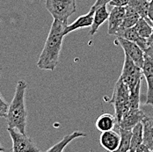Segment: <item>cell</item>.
I'll use <instances>...</instances> for the list:
<instances>
[{"label":"cell","mask_w":153,"mask_h":152,"mask_svg":"<svg viewBox=\"0 0 153 152\" xmlns=\"http://www.w3.org/2000/svg\"><path fill=\"white\" fill-rule=\"evenodd\" d=\"M136 152H152L151 150L143 143H141L136 150Z\"/></svg>","instance_id":"27"},{"label":"cell","mask_w":153,"mask_h":152,"mask_svg":"<svg viewBox=\"0 0 153 152\" xmlns=\"http://www.w3.org/2000/svg\"><path fill=\"white\" fill-rule=\"evenodd\" d=\"M148 18H149V19L151 20L153 27V0H151V1H150L149 10H148Z\"/></svg>","instance_id":"26"},{"label":"cell","mask_w":153,"mask_h":152,"mask_svg":"<svg viewBox=\"0 0 153 152\" xmlns=\"http://www.w3.org/2000/svg\"><path fill=\"white\" fill-rule=\"evenodd\" d=\"M139 19H140V15L138 14L137 12H136L130 6L127 5L124 19H123V23L119 29H125V28H129V27H134L137 24Z\"/></svg>","instance_id":"18"},{"label":"cell","mask_w":153,"mask_h":152,"mask_svg":"<svg viewBox=\"0 0 153 152\" xmlns=\"http://www.w3.org/2000/svg\"><path fill=\"white\" fill-rule=\"evenodd\" d=\"M46 8L54 19L68 23L76 11V0H46Z\"/></svg>","instance_id":"4"},{"label":"cell","mask_w":153,"mask_h":152,"mask_svg":"<svg viewBox=\"0 0 153 152\" xmlns=\"http://www.w3.org/2000/svg\"><path fill=\"white\" fill-rule=\"evenodd\" d=\"M144 53H145L146 55H148L149 56H151L153 59V45L149 46V47H147V49L144 51Z\"/></svg>","instance_id":"28"},{"label":"cell","mask_w":153,"mask_h":152,"mask_svg":"<svg viewBox=\"0 0 153 152\" xmlns=\"http://www.w3.org/2000/svg\"><path fill=\"white\" fill-rule=\"evenodd\" d=\"M68 23L54 19L43 49L39 56L37 67L41 70H54L59 63L62 46L64 38V29Z\"/></svg>","instance_id":"1"},{"label":"cell","mask_w":153,"mask_h":152,"mask_svg":"<svg viewBox=\"0 0 153 152\" xmlns=\"http://www.w3.org/2000/svg\"><path fill=\"white\" fill-rule=\"evenodd\" d=\"M142 75V68L137 66L128 55H125L123 71L120 78L128 85L130 91H135L139 85H141Z\"/></svg>","instance_id":"5"},{"label":"cell","mask_w":153,"mask_h":152,"mask_svg":"<svg viewBox=\"0 0 153 152\" xmlns=\"http://www.w3.org/2000/svg\"><path fill=\"white\" fill-rule=\"evenodd\" d=\"M110 102L114 107V116L117 124L130 107V90L120 77L115 84Z\"/></svg>","instance_id":"3"},{"label":"cell","mask_w":153,"mask_h":152,"mask_svg":"<svg viewBox=\"0 0 153 152\" xmlns=\"http://www.w3.org/2000/svg\"><path fill=\"white\" fill-rule=\"evenodd\" d=\"M126 6H114L108 16V34L115 35L124 19Z\"/></svg>","instance_id":"10"},{"label":"cell","mask_w":153,"mask_h":152,"mask_svg":"<svg viewBox=\"0 0 153 152\" xmlns=\"http://www.w3.org/2000/svg\"><path fill=\"white\" fill-rule=\"evenodd\" d=\"M129 0H111L109 4L111 6H127Z\"/></svg>","instance_id":"24"},{"label":"cell","mask_w":153,"mask_h":152,"mask_svg":"<svg viewBox=\"0 0 153 152\" xmlns=\"http://www.w3.org/2000/svg\"><path fill=\"white\" fill-rule=\"evenodd\" d=\"M5 150H4V148L3 147V145L1 144V142H0V151H4Z\"/></svg>","instance_id":"30"},{"label":"cell","mask_w":153,"mask_h":152,"mask_svg":"<svg viewBox=\"0 0 153 152\" xmlns=\"http://www.w3.org/2000/svg\"><path fill=\"white\" fill-rule=\"evenodd\" d=\"M128 6L133 8L136 12L140 15V17L144 18L145 19L151 20L148 18V10H149V5H150V0H129ZM152 23V22H151Z\"/></svg>","instance_id":"20"},{"label":"cell","mask_w":153,"mask_h":152,"mask_svg":"<svg viewBox=\"0 0 153 152\" xmlns=\"http://www.w3.org/2000/svg\"><path fill=\"white\" fill-rule=\"evenodd\" d=\"M27 88V84L25 80L18 81L14 96L9 106L8 113L5 117L8 128H16L24 134H26L27 123V112L25 103Z\"/></svg>","instance_id":"2"},{"label":"cell","mask_w":153,"mask_h":152,"mask_svg":"<svg viewBox=\"0 0 153 152\" xmlns=\"http://www.w3.org/2000/svg\"><path fill=\"white\" fill-rule=\"evenodd\" d=\"M109 13L107 9V5H102L95 9L94 13V17H93V22L91 26L90 29V35L92 36L94 35L99 28L101 27V25L108 19Z\"/></svg>","instance_id":"14"},{"label":"cell","mask_w":153,"mask_h":152,"mask_svg":"<svg viewBox=\"0 0 153 152\" xmlns=\"http://www.w3.org/2000/svg\"><path fill=\"white\" fill-rule=\"evenodd\" d=\"M111 0H96V2L94 3V4L92 5V7H93L94 9L100 7V6H102V5H107V4L110 3Z\"/></svg>","instance_id":"25"},{"label":"cell","mask_w":153,"mask_h":152,"mask_svg":"<svg viewBox=\"0 0 153 152\" xmlns=\"http://www.w3.org/2000/svg\"><path fill=\"white\" fill-rule=\"evenodd\" d=\"M143 75L144 76L147 82V93H146V101L147 106L153 107V59L145 54L144 61L142 67Z\"/></svg>","instance_id":"9"},{"label":"cell","mask_w":153,"mask_h":152,"mask_svg":"<svg viewBox=\"0 0 153 152\" xmlns=\"http://www.w3.org/2000/svg\"><path fill=\"white\" fill-rule=\"evenodd\" d=\"M150 1H151V0H150Z\"/></svg>","instance_id":"32"},{"label":"cell","mask_w":153,"mask_h":152,"mask_svg":"<svg viewBox=\"0 0 153 152\" xmlns=\"http://www.w3.org/2000/svg\"><path fill=\"white\" fill-rule=\"evenodd\" d=\"M148 45L151 46V45H153V34L148 39Z\"/></svg>","instance_id":"29"},{"label":"cell","mask_w":153,"mask_h":152,"mask_svg":"<svg viewBox=\"0 0 153 152\" xmlns=\"http://www.w3.org/2000/svg\"><path fill=\"white\" fill-rule=\"evenodd\" d=\"M86 134L80 132V131H74L73 133L67 135L62 139L59 142H57L56 144H55L53 147H51L50 149H48L47 151L48 152H62L63 151V150L65 149V147L71 142L74 139L79 138V137H85Z\"/></svg>","instance_id":"17"},{"label":"cell","mask_w":153,"mask_h":152,"mask_svg":"<svg viewBox=\"0 0 153 152\" xmlns=\"http://www.w3.org/2000/svg\"><path fill=\"white\" fill-rule=\"evenodd\" d=\"M121 136L119 132H116L115 129H111L108 131L101 132L100 142L101 146L110 152L117 151L120 145Z\"/></svg>","instance_id":"11"},{"label":"cell","mask_w":153,"mask_h":152,"mask_svg":"<svg viewBox=\"0 0 153 152\" xmlns=\"http://www.w3.org/2000/svg\"><path fill=\"white\" fill-rule=\"evenodd\" d=\"M143 124H142V122H139L132 128V136H131L129 152H136L137 148L141 143H143Z\"/></svg>","instance_id":"21"},{"label":"cell","mask_w":153,"mask_h":152,"mask_svg":"<svg viewBox=\"0 0 153 152\" xmlns=\"http://www.w3.org/2000/svg\"><path fill=\"white\" fill-rule=\"evenodd\" d=\"M136 31L137 32V33L143 38L145 39H149L153 33V27L152 23L145 19L144 18L140 17V19H138L137 24L134 26Z\"/></svg>","instance_id":"19"},{"label":"cell","mask_w":153,"mask_h":152,"mask_svg":"<svg viewBox=\"0 0 153 152\" xmlns=\"http://www.w3.org/2000/svg\"><path fill=\"white\" fill-rule=\"evenodd\" d=\"M115 36L116 37H122V38L127 39V40H128L130 42H135L143 51H145L147 49V47H149V45H148V39L141 37L137 33V32L136 31L134 27H129V28H125V29H119L116 32Z\"/></svg>","instance_id":"13"},{"label":"cell","mask_w":153,"mask_h":152,"mask_svg":"<svg viewBox=\"0 0 153 152\" xmlns=\"http://www.w3.org/2000/svg\"><path fill=\"white\" fill-rule=\"evenodd\" d=\"M114 43L121 46L125 55H128L137 66L140 68L143 67L145 53L137 44L122 37H116Z\"/></svg>","instance_id":"7"},{"label":"cell","mask_w":153,"mask_h":152,"mask_svg":"<svg viewBox=\"0 0 153 152\" xmlns=\"http://www.w3.org/2000/svg\"><path fill=\"white\" fill-rule=\"evenodd\" d=\"M145 116L146 115L141 108H129V110L123 115L122 120L115 125L114 129H132L137 123L142 122Z\"/></svg>","instance_id":"8"},{"label":"cell","mask_w":153,"mask_h":152,"mask_svg":"<svg viewBox=\"0 0 153 152\" xmlns=\"http://www.w3.org/2000/svg\"><path fill=\"white\" fill-rule=\"evenodd\" d=\"M115 125H116L115 116L111 113H103L100 115L95 122L96 128L100 132L114 129Z\"/></svg>","instance_id":"16"},{"label":"cell","mask_w":153,"mask_h":152,"mask_svg":"<svg viewBox=\"0 0 153 152\" xmlns=\"http://www.w3.org/2000/svg\"><path fill=\"white\" fill-rule=\"evenodd\" d=\"M116 131L119 132L121 141L120 145L117 150L119 152H128L129 151L130 147V142H131V136H132V129H123L119 128Z\"/></svg>","instance_id":"22"},{"label":"cell","mask_w":153,"mask_h":152,"mask_svg":"<svg viewBox=\"0 0 153 152\" xmlns=\"http://www.w3.org/2000/svg\"><path fill=\"white\" fill-rule=\"evenodd\" d=\"M0 76H1V72H0Z\"/></svg>","instance_id":"31"},{"label":"cell","mask_w":153,"mask_h":152,"mask_svg":"<svg viewBox=\"0 0 153 152\" xmlns=\"http://www.w3.org/2000/svg\"><path fill=\"white\" fill-rule=\"evenodd\" d=\"M94 13H95V9L92 7L86 14L79 16L74 22H72L71 24L66 27V28L64 29V35H67L68 33H72L73 31H76L80 28L91 27L93 22Z\"/></svg>","instance_id":"12"},{"label":"cell","mask_w":153,"mask_h":152,"mask_svg":"<svg viewBox=\"0 0 153 152\" xmlns=\"http://www.w3.org/2000/svg\"><path fill=\"white\" fill-rule=\"evenodd\" d=\"M8 109H9V105L0 92V117L5 118L8 113Z\"/></svg>","instance_id":"23"},{"label":"cell","mask_w":153,"mask_h":152,"mask_svg":"<svg viewBox=\"0 0 153 152\" xmlns=\"http://www.w3.org/2000/svg\"><path fill=\"white\" fill-rule=\"evenodd\" d=\"M143 143L145 144L151 151H153V117L145 116L143 121Z\"/></svg>","instance_id":"15"},{"label":"cell","mask_w":153,"mask_h":152,"mask_svg":"<svg viewBox=\"0 0 153 152\" xmlns=\"http://www.w3.org/2000/svg\"><path fill=\"white\" fill-rule=\"evenodd\" d=\"M9 135L13 142L12 151L13 152H39L40 149L36 146L35 142L27 134L19 132L18 129L8 128Z\"/></svg>","instance_id":"6"}]
</instances>
